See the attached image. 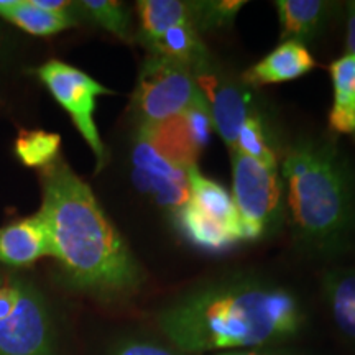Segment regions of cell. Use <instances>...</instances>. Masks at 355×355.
I'll list each match as a JSON object with an SVG mask.
<instances>
[{"label":"cell","mask_w":355,"mask_h":355,"mask_svg":"<svg viewBox=\"0 0 355 355\" xmlns=\"http://www.w3.org/2000/svg\"><path fill=\"white\" fill-rule=\"evenodd\" d=\"M324 296L336 326L355 347V268L327 273L324 278Z\"/></svg>","instance_id":"obj_14"},{"label":"cell","mask_w":355,"mask_h":355,"mask_svg":"<svg viewBox=\"0 0 355 355\" xmlns=\"http://www.w3.org/2000/svg\"><path fill=\"white\" fill-rule=\"evenodd\" d=\"M227 355H273V354H265V352H237V354H227Z\"/></svg>","instance_id":"obj_28"},{"label":"cell","mask_w":355,"mask_h":355,"mask_svg":"<svg viewBox=\"0 0 355 355\" xmlns=\"http://www.w3.org/2000/svg\"><path fill=\"white\" fill-rule=\"evenodd\" d=\"M7 48H8L7 35H6V32H3L2 26H0V60H2V56L7 53Z\"/></svg>","instance_id":"obj_27"},{"label":"cell","mask_w":355,"mask_h":355,"mask_svg":"<svg viewBox=\"0 0 355 355\" xmlns=\"http://www.w3.org/2000/svg\"><path fill=\"white\" fill-rule=\"evenodd\" d=\"M245 2H237V0H222V2H202L198 3V26H206V28H214V26H225L234 20L235 13L241 10Z\"/></svg>","instance_id":"obj_23"},{"label":"cell","mask_w":355,"mask_h":355,"mask_svg":"<svg viewBox=\"0 0 355 355\" xmlns=\"http://www.w3.org/2000/svg\"><path fill=\"white\" fill-rule=\"evenodd\" d=\"M33 7L50 13H69L71 2L64 0H28Z\"/></svg>","instance_id":"obj_25"},{"label":"cell","mask_w":355,"mask_h":355,"mask_svg":"<svg viewBox=\"0 0 355 355\" xmlns=\"http://www.w3.org/2000/svg\"><path fill=\"white\" fill-rule=\"evenodd\" d=\"M35 73L58 104L71 115L74 125L96 155L97 171L102 170L105 166L107 153L94 121L96 102L99 96H110L114 91L87 76L84 71L58 60L42 64Z\"/></svg>","instance_id":"obj_7"},{"label":"cell","mask_w":355,"mask_h":355,"mask_svg":"<svg viewBox=\"0 0 355 355\" xmlns=\"http://www.w3.org/2000/svg\"><path fill=\"white\" fill-rule=\"evenodd\" d=\"M303 311L286 288L235 277L194 288L159 313L158 326L183 352L257 347L300 331Z\"/></svg>","instance_id":"obj_1"},{"label":"cell","mask_w":355,"mask_h":355,"mask_svg":"<svg viewBox=\"0 0 355 355\" xmlns=\"http://www.w3.org/2000/svg\"><path fill=\"white\" fill-rule=\"evenodd\" d=\"M132 163L135 188L140 193L150 194L158 206L178 212L189 201V168L165 157L141 132L133 145Z\"/></svg>","instance_id":"obj_8"},{"label":"cell","mask_w":355,"mask_h":355,"mask_svg":"<svg viewBox=\"0 0 355 355\" xmlns=\"http://www.w3.org/2000/svg\"><path fill=\"white\" fill-rule=\"evenodd\" d=\"M0 17L35 37H51L76 24L71 13L44 12L28 0H0Z\"/></svg>","instance_id":"obj_15"},{"label":"cell","mask_w":355,"mask_h":355,"mask_svg":"<svg viewBox=\"0 0 355 355\" xmlns=\"http://www.w3.org/2000/svg\"><path fill=\"white\" fill-rule=\"evenodd\" d=\"M181 119H183V123L189 133V139L193 141L194 148L198 150V153H201L206 148V145L209 144L212 127H214L209 102H207L204 94L186 112L181 114Z\"/></svg>","instance_id":"obj_22"},{"label":"cell","mask_w":355,"mask_h":355,"mask_svg":"<svg viewBox=\"0 0 355 355\" xmlns=\"http://www.w3.org/2000/svg\"><path fill=\"white\" fill-rule=\"evenodd\" d=\"M0 355H53L51 319L42 295L0 275Z\"/></svg>","instance_id":"obj_4"},{"label":"cell","mask_w":355,"mask_h":355,"mask_svg":"<svg viewBox=\"0 0 355 355\" xmlns=\"http://www.w3.org/2000/svg\"><path fill=\"white\" fill-rule=\"evenodd\" d=\"M291 225L319 250L345 247L355 234V180L334 145L303 140L282 162Z\"/></svg>","instance_id":"obj_3"},{"label":"cell","mask_w":355,"mask_h":355,"mask_svg":"<svg viewBox=\"0 0 355 355\" xmlns=\"http://www.w3.org/2000/svg\"><path fill=\"white\" fill-rule=\"evenodd\" d=\"M61 137L44 130H21L15 140V155L21 165L46 168L58 159Z\"/></svg>","instance_id":"obj_20"},{"label":"cell","mask_w":355,"mask_h":355,"mask_svg":"<svg viewBox=\"0 0 355 355\" xmlns=\"http://www.w3.org/2000/svg\"><path fill=\"white\" fill-rule=\"evenodd\" d=\"M178 224L191 243L209 252L227 250L242 239L217 222L207 219L189 201L176 212Z\"/></svg>","instance_id":"obj_18"},{"label":"cell","mask_w":355,"mask_h":355,"mask_svg":"<svg viewBox=\"0 0 355 355\" xmlns=\"http://www.w3.org/2000/svg\"><path fill=\"white\" fill-rule=\"evenodd\" d=\"M112 355H176L166 347L145 340H128L119 345Z\"/></svg>","instance_id":"obj_24"},{"label":"cell","mask_w":355,"mask_h":355,"mask_svg":"<svg viewBox=\"0 0 355 355\" xmlns=\"http://www.w3.org/2000/svg\"><path fill=\"white\" fill-rule=\"evenodd\" d=\"M140 15V37L145 46L166 33L173 26H196L198 3L181 0H141L137 3Z\"/></svg>","instance_id":"obj_13"},{"label":"cell","mask_w":355,"mask_h":355,"mask_svg":"<svg viewBox=\"0 0 355 355\" xmlns=\"http://www.w3.org/2000/svg\"><path fill=\"white\" fill-rule=\"evenodd\" d=\"M331 78L334 84L331 128L337 133H355V56L345 55L334 61Z\"/></svg>","instance_id":"obj_16"},{"label":"cell","mask_w":355,"mask_h":355,"mask_svg":"<svg viewBox=\"0 0 355 355\" xmlns=\"http://www.w3.org/2000/svg\"><path fill=\"white\" fill-rule=\"evenodd\" d=\"M316 61L311 56L308 48L300 42H283L279 46L266 55L263 60L243 74V81L250 86H265L293 81L304 76L314 69Z\"/></svg>","instance_id":"obj_11"},{"label":"cell","mask_w":355,"mask_h":355,"mask_svg":"<svg viewBox=\"0 0 355 355\" xmlns=\"http://www.w3.org/2000/svg\"><path fill=\"white\" fill-rule=\"evenodd\" d=\"M79 7L89 20L114 33L115 37L130 38V15L123 3L114 0H84Z\"/></svg>","instance_id":"obj_21"},{"label":"cell","mask_w":355,"mask_h":355,"mask_svg":"<svg viewBox=\"0 0 355 355\" xmlns=\"http://www.w3.org/2000/svg\"><path fill=\"white\" fill-rule=\"evenodd\" d=\"M42 257H55L42 216L24 217L0 229V261L3 265L26 266Z\"/></svg>","instance_id":"obj_10"},{"label":"cell","mask_w":355,"mask_h":355,"mask_svg":"<svg viewBox=\"0 0 355 355\" xmlns=\"http://www.w3.org/2000/svg\"><path fill=\"white\" fill-rule=\"evenodd\" d=\"M201 97L202 91L189 66L158 55L146 58L133 96L140 128L180 117Z\"/></svg>","instance_id":"obj_5"},{"label":"cell","mask_w":355,"mask_h":355,"mask_svg":"<svg viewBox=\"0 0 355 355\" xmlns=\"http://www.w3.org/2000/svg\"><path fill=\"white\" fill-rule=\"evenodd\" d=\"M152 55L165 56L186 66H201L206 60V48L193 24L173 26L166 33L148 43Z\"/></svg>","instance_id":"obj_19"},{"label":"cell","mask_w":355,"mask_h":355,"mask_svg":"<svg viewBox=\"0 0 355 355\" xmlns=\"http://www.w3.org/2000/svg\"><path fill=\"white\" fill-rule=\"evenodd\" d=\"M188 178L191 189L189 202L204 217L217 222L222 227L229 229L230 232L239 235L243 241L241 217H239V212L235 209L232 194L225 188H222L219 183L201 175L198 166L189 168Z\"/></svg>","instance_id":"obj_12"},{"label":"cell","mask_w":355,"mask_h":355,"mask_svg":"<svg viewBox=\"0 0 355 355\" xmlns=\"http://www.w3.org/2000/svg\"><path fill=\"white\" fill-rule=\"evenodd\" d=\"M198 84L201 91H206L202 92L204 97H209L207 102H211L209 109L214 128L229 146V152H232L237 145L239 133L257 115L250 94L234 84H217L212 78H201Z\"/></svg>","instance_id":"obj_9"},{"label":"cell","mask_w":355,"mask_h":355,"mask_svg":"<svg viewBox=\"0 0 355 355\" xmlns=\"http://www.w3.org/2000/svg\"><path fill=\"white\" fill-rule=\"evenodd\" d=\"M275 6L282 24V38L300 43L319 32L329 10V3L321 0H279Z\"/></svg>","instance_id":"obj_17"},{"label":"cell","mask_w":355,"mask_h":355,"mask_svg":"<svg viewBox=\"0 0 355 355\" xmlns=\"http://www.w3.org/2000/svg\"><path fill=\"white\" fill-rule=\"evenodd\" d=\"M232 159V199L242 224L243 241H254L278 219L283 183L278 166H270L239 152Z\"/></svg>","instance_id":"obj_6"},{"label":"cell","mask_w":355,"mask_h":355,"mask_svg":"<svg viewBox=\"0 0 355 355\" xmlns=\"http://www.w3.org/2000/svg\"><path fill=\"white\" fill-rule=\"evenodd\" d=\"M347 48H349V55L355 56V2H350V3H349Z\"/></svg>","instance_id":"obj_26"},{"label":"cell","mask_w":355,"mask_h":355,"mask_svg":"<svg viewBox=\"0 0 355 355\" xmlns=\"http://www.w3.org/2000/svg\"><path fill=\"white\" fill-rule=\"evenodd\" d=\"M38 212L50 232L55 259L73 285L104 298L139 290L144 273L87 183L58 158L42 170Z\"/></svg>","instance_id":"obj_2"}]
</instances>
